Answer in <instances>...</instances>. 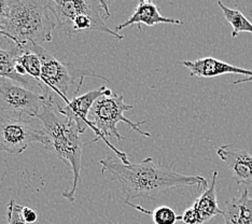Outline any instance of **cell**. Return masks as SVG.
I'll use <instances>...</instances> for the list:
<instances>
[{
	"label": "cell",
	"instance_id": "6da1fadb",
	"mask_svg": "<svg viewBox=\"0 0 252 224\" xmlns=\"http://www.w3.org/2000/svg\"><path fill=\"white\" fill-rule=\"evenodd\" d=\"M99 163L101 174L120 183L124 202L137 197L151 199L159 192L179 187L197 186L200 190L209 187L204 177L179 174L171 167L156 164L151 158L136 164L118 163L112 159L100 160Z\"/></svg>",
	"mask_w": 252,
	"mask_h": 224
},
{
	"label": "cell",
	"instance_id": "7a4b0ae2",
	"mask_svg": "<svg viewBox=\"0 0 252 224\" xmlns=\"http://www.w3.org/2000/svg\"><path fill=\"white\" fill-rule=\"evenodd\" d=\"M57 103L45 102L37 119L41 121L45 149L55 158L64 162L72 171V186L64 191L63 196L68 202L76 200V193L82 168L83 140L77 125L57 111Z\"/></svg>",
	"mask_w": 252,
	"mask_h": 224
},
{
	"label": "cell",
	"instance_id": "3957f363",
	"mask_svg": "<svg viewBox=\"0 0 252 224\" xmlns=\"http://www.w3.org/2000/svg\"><path fill=\"white\" fill-rule=\"evenodd\" d=\"M57 27L50 0H9L4 32L16 45L51 42Z\"/></svg>",
	"mask_w": 252,
	"mask_h": 224
},
{
	"label": "cell",
	"instance_id": "277c9868",
	"mask_svg": "<svg viewBox=\"0 0 252 224\" xmlns=\"http://www.w3.org/2000/svg\"><path fill=\"white\" fill-rule=\"evenodd\" d=\"M50 8L56 20L57 27L67 36L99 32L108 33L119 41L124 39L106 24L107 15L98 0H50Z\"/></svg>",
	"mask_w": 252,
	"mask_h": 224
},
{
	"label": "cell",
	"instance_id": "5b68a950",
	"mask_svg": "<svg viewBox=\"0 0 252 224\" xmlns=\"http://www.w3.org/2000/svg\"><path fill=\"white\" fill-rule=\"evenodd\" d=\"M133 109V106L127 105L124 102L123 94H112V95H104L99 97L95 101L89 113V123L90 128L93 129L96 135V138L93 142L98 141L99 139H104L109 148H111L118 157L121 160L123 164H130L129 160L125 152L118 151L110 142L107 140V137H116L118 141L123 140V136L120 134L117 125L119 123H125L129 128L137 131L139 135L150 138L151 134L148 131L142 130L140 126L145 124V121H141L139 123H134L130 120L124 117L126 111Z\"/></svg>",
	"mask_w": 252,
	"mask_h": 224
},
{
	"label": "cell",
	"instance_id": "8992f818",
	"mask_svg": "<svg viewBox=\"0 0 252 224\" xmlns=\"http://www.w3.org/2000/svg\"><path fill=\"white\" fill-rule=\"evenodd\" d=\"M19 47L32 51L41 60V79L38 82V85L42 91V96L48 102L56 103L54 100L55 95H60L66 102L70 101L71 99L68 97V92L77 81V79L83 81L85 77H94L110 83V80L90 70V69H77L71 64L57 60L41 44L31 43L19 45Z\"/></svg>",
	"mask_w": 252,
	"mask_h": 224
},
{
	"label": "cell",
	"instance_id": "52a82bcc",
	"mask_svg": "<svg viewBox=\"0 0 252 224\" xmlns=\"http://www.w3.org/2000/svg\"><path fill=\"white\" fill-rule=\"evenodd\" d=\"M33 142L43 143V131L22 118L0 112V152L19 155Z\"/></svg>",
	"mask_w": 252,
	"mask_h": 224
},
{
	"label": "cell",
	"instance_id": "ba28073f",
	"mask_svg": "<svg viewBox=\"0 0 252 224\" xmlns=\"http://www.w3.org/2000/svg\"><path fill=\"white\" fill-rule=\"evenodd\" d=\"M47 100L42 94L16 83L12 80L0 77V112H12L21 118L26 114L37 118Z\"/></svg>",
	"mask_w": 252,
	"mask_h": 224
},
{
	"label": "cell",
	"instance_id": "9c48e42d",
	"mask_svg": "<svg viewBox=\"0 0 252 224\" xmlns=\"http://www.w3.org/2000/svg\"><path fill=\"white\" fill-rule=\"evenodd\" d=\"M104 95H112V91L107 86H101L99 89L92 90L81 96H74L70 101L66 103L65 107L57 105V111L68 120L72 121L77 125L80 133L84 134L90 126L89 113L92 107L99 97Z\"/></svg>",
	"mask_w": 252,
	"mask_h": 224
},
{
	"label": "cell",
	"instance_id": "30bf717a",
	"mask_svg": "<svg viewBox=\"0 0 252 224\" xmlns=\"http://www.w3.org/2000/svg\"><path fill=\"white\" fill-rule=\"evenodd\" d=\"M217 155L225 163L238 186L252 185V154L234 145L218 148Z\"/></svg>",
	"mask_w": 252,
	"mask_h": 224
},
{
	"label": "cell",
	"instance_id": "8fae6325",
	"mask_svg": "<svg viewBox=\"0 0 252 224\" xmlns=\"http://www.w3.org/2000/svg\"><path fill=\"white\" fill-rule=\"evenodd\" d=\"M179 64L186 66L190 70L192 77L197 78H216L230 73L252 77V70L233 66L228 63L217 60L215 57H204V59L195 61H181Z\"/></svg>",
	"mask_w": 252,
	"mask_h": 224
},
{
	"label": "cell",
	"instance_id": "7c38bea8",
	"mask_svg": "<svg viewBox=\"0 0 252 224\" xmlns=\"http://www.w3.org/2000/svg\"><path fill=\"white\" fill-rule=\"evenodd\" d=\"M145 24L149 27H153L158 24H173V25H182L183 22L173 19V17H166L159 13V10L157 4L152 2H144L140 1L137 5L134 13L128 17L127 21H125L123 24H120L116 27V32L119 33L124 28L131 26H139ZM140 28V26H139Z\"/></svg>",
	"mask_w": 252,
	"mask_h": 224
},
{
	"label": "cell",
	"instance_id": "4fadbf2b",
	"mask_svg": "<svg viewBox=\"0 0 252 224\" xmlns=\"http://www.w3.org/2000/svg\"><path fill=\"white\" fill-rule=\"evenodd\" d=\"M222 216L225 224H252V196L247 189L240 196L226 200Z\"/></svg>",
	"mask_w": 252,
	"mask_h": 224
},
{
	"label": "cell",
	"instance_id": "5bb4252c",
	"mask_svg": "<svg viewBox=\"0 0 252 224\" xmlns=\"http://www.w3.org/2000/svg\"><path fill=\"white\" fill-rule=\"evenodd\" d=\"M217 180H218V171L213 172V179H211L210 186L204 190L202 195L194 202L192 208L195 211L198 218L199 224H204L213 219L218 215H223V210L220 209L218 205L217 198Z\"/></svg>",
	"mask_w": 252,
	"mask_h": 224
},
{
	"label": "cell",
	"instance_id": "9a60e30c",
	"mask_svg": "<svg viewBox=\"0 0 252 224\" xmlns=\"http://www.w3.org/2000/svg\"><path fill=\"white\" fill-rule=\"evenodd\" d=\"M20 54V49L14 45L12 50L0 48V77L7 78L23 86L28 84V78L22 77L15 71L16 59Z\"/></svg>",
	"mask_w": 252,
	"mask_h": 224
},
{
	"label": "cell",
	"instance_id": "2e32d148",
	"mask_svg": "<svg viewBox=\"0 0 252 224\" xmlns=\"http://www.w3.org/2000/svg\"><path fill=\"white\" fill-rule=\"evenodd\" d=\"M218 5L222 10V13L224 15L225 20L232 26L233 38H236L240 32L252 33V23L237 8H228L223 4L222 1H218Z\"/></svg>",
	"mask_w": 252,
	"mask_h": 224
},
{
	"label": "cell",
	"instance_id": "e0dca14e",
	"mask_svg": "<svg viewBox=\"0 0 252 224\" xmlns=\"http://www.w3.org/2000/svg\"><path fill=\"white\" fill-rule=\"evenodd\" d=\"M16 47L20 49V54L16 59V63H19L25 69L28 77L33 78L38 83L41 79V60L32 51L19 47V45Z\"/></svg>",
	"mask_w": 252,
	"mask_h": 224
},
{
	"label": "cell",
	"instance_id": "ac0fdd59",
	"mask_svg": "<svg viewBox=\"0 0 252 224\" xmlns=\"http://www.w3.org/2000/svg\"><path fill=\"white\" fill-rule=\"evenodd\" d=\"M128 206L133 207V208L144 212L146 215H151L153 222L156 224H176L177 221H180V216H177L174 209H171L168 206H162L158 207V209L154 211L146 210L139 205H135L130 202H125Z\"/></svg>",
	"mask_w": 252,
	"mask_h": 224
},
{
	"label": "cell",
	"instance_id": "d6986e66",
	"mask_svg": "<svg viewBox=\"0 0 252 224\" xmlns=\"http://www.w3.org/2000/svg\"><path fill=\"white\" fill-rule=\"evenodd\" d=\"M24 206L16 204L13 199H11L7 206V219L8 224H28L22 217V209Z\"/></svg>",
	"mask_w": 252,
	"mask_h": 224
},
{
	"label": "cell",
	"instance_id": "ffe728a7",
	"mask_svg": "<svg viewBox=\"0 0 252 224\" xmlns=\"http://www.w3.org/2000/svg\"><path fill=\"white\" fill-rule=\"evenodd\" d=\"M9 16V0H0V32L4 31Z\"/></svg>",
	"mask_w": 252,
	"mask_h": 224
},
{
	"label": "cell",
	"instance_id": "44dd1931",
	"mask_svg": "<svg viewBox=\"0 0 252 224\" xmlns=\"http://www.w3.org/2000/svg\"><path fill=\"white\" fill-rule=\"evenodd\" d=\"M22 217H23V219H24V221L28 224H32V223L37 222V220H38L37 212L33 209L30 208V207H26V206L23 207Z\"/></svg>",
	"mask_w": 252,
	"mask_h": 224
},
{
	"label": "cell",
	"instance_id": "7402d4cb",
	"mask_svg": "<svg viewBox=\"0 0 252 224\" xmlns=\"http://www.w3.org/2000/svg\"><path fill=\"white\" fill-rule=\"evenodd\" d=\"M99 3L101 4L102 9H104L105 13L107 15V19H109V17H111V12H110V8H109V1L108 0H98Z\"/></svg>",
	"mask_w": 252,
	"mask_h": 224
},
{
	"label": "cell",
	"instance_id": "603a6c76",
	"mask_svg": "<svg viewBox=\"0 0 252 224\" xmlns=\"http://www.w3.org/2000/svg\"><path fill=\"white\" fill-rule=\"evenodd\" d=\"M249 82H252V77H246V78L236 80V81L233 82V84H244V83H249Z\"/></svg>",
	"mask_w": 252,
	"mask_h": 224
},
{
	"label": "cell",
	"instance_id": "cb8c5ba5",
	"mask_svg": "<svg viewBox=\"0 0 252 224\" xmlns=\"http://www.w3.org/2000/svg\"><path fill=\"white\" fill-rule=\"evenodd\" d=\"M0 37H5V38H8V39H10V37H9V34H8L7 32H0Z\"/></svg>",
	"mask_w": 252,
	"mask_h": 224
},
{
	"label": "cell",
	"instance_id": "d4e9b609",
	"mask_svg": "<svg viewBox=\"0 0 252 224\" xmlns=\"http://www.w3.org/2000/svg\"><path fill=\"white\" fill-rule=\"evenodd\" d=\"M141 1H144V2H151L152 0H141Z\"/></svg>",
	"mask_w": 252,
	"mask_h": 224
},
{
	"label": "cell",
	"instance_id": "484cf974",
	"mask_svg": "<svg viewBox=\"0 0 252 224\" xmlns=\"http://www.w3.org/2000/svg\"><path fill=\"white\" fill-rule=\"evenodd\" d=\"M52 1H56V0H52Z\"/></svg>",
	"mask_w": 252,
	"mask_h": 224
}]
</instances>
